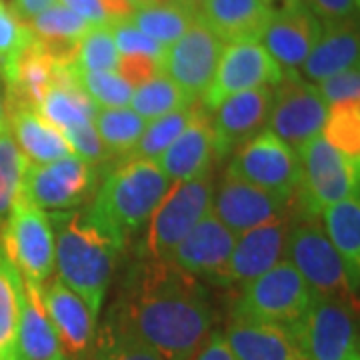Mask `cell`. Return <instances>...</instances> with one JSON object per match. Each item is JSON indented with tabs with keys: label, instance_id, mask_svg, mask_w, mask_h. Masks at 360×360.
I'll return each mask as SVG.
<instances>
[{
	"label": "cell",
	"instance_id": "cell-15",
	"mask_svg": "<svg viewBox=\"0 0 360 360\" xmlns=\"http://www.w3.org/2000/svg\"><path fill=\"white\" fill-rule=\"evenodd\" d=\"M290 202L278 194L238 179L226 170V174L214 184L210 212L234 234L245 232L278 220L290 212Z\"/></svg>",
	"mask_w": 360,
	"mask_h": 360
},
{
	"label": "cell",
	"instance_id": "cell-29",
	"mask_svg": "<svg viewBox=\"0 0 360 360\" xmlns=\"http://www.w3.org/2000/svg\"><path fill=\"white\" fill-rule=\"evenodd\" d=\"M324 232L342 258L348 281L354 290H359L360 278V200L359 193L348 198L326 206L322 210Z\"/></svg>",
	"mask_w": 360,
	"mask_h": 360
},
{
	"label": "cell",
	"instance_id": "cell-37",
	"mask_svg": "<svg viewBox=\"0 0 360 360\" xmlns=\"http://www.w3.org/2000/svg\"><path fill=\"white\" fill-rule=\"evenodd\" d=\"M340 153L350 158L360 155V101L335 104L328 108V116L321 132Z\"/></svg>",
	"mask_w": 360,
	"mask_h": 360
},
{
	"label": "cell",
	"instance_id": "cell-30",
	"mask_svg": "<svg viewBox=\"0 0 360 360\" xmlns=\"http://www.w3.org/2000/svg\"><path fill=\"white\" fill-rule=\"evenodd\" d=\"M198 13L184 2L168 4H146L134 8L129 22L136 26L142 34L158 42L160 46H170L193 26Z\"/></svg>",
	"mask_w": 360,
	"mask_h": 360
},
{
	"label": "cell",
	"instance_id": "cell-55",
	"mask_svg": "<svg viewBox=\"0 0 360 360\" xmlns=\"http://www.w3.org/2000/svg\"><path fill=\"white\" fill-rule=\"evenodd\" d=\"M60 360H68V359H60Z\"/></svg>",
	"mask_w": 360,
	"mask_h": 360
},
{
	"label": "cell",
	"instance_id": "cell-50",
	"mask_svg": "<svg viewBox=\"0 0 360 360\" xmlns=\"http://www.w3.org/2000/svg\"><path fill=\"white\" fill-rule=\"evenodd\" d=\"M262 2L274 13V11H281V8H286V6H292V4L300 2V0H262Z\"/></svg>",
	"mask_w": 360,
	"mask_h": 360
},
{
	"label": "cell",
	"instance_id": "cell-19",
	"mask_svg": "<svg viewBox=\"0 0 360 360\" xmlns=\"http://www.w3.org/2000/svg\"><path fill=\"white\" fill-rule=\"evenodd\" d=\"M234 243L236 236L212 212H208L170 252L168 262L198 281L208 278L217 283Z\"/></svg>",
	"mask_w": 360,
	"mask_h": 360
},
{
	"label": "cell",
	"instance_id": "cell-16",
	"mask_svg": "<svg viewBox=\"0 0 360 360\" xmlns=\"http://www.w3.org/2000/svg\"><path fill=\"white\" fill-rule=\"evenodd\" d=\"M292 220L295 217H290L288 212L283 219L272 220L269 224H262L236 236L231 257L224 269L220 270L217 283L245 286L284 260Z\"/></svg>",
	"mask_w": 360,
	"mask_h": 360
},
{
	"label": "cell",
	"instance_id": "cell-36",
	"mask_svg": "<svg viewBox=\"0 0 360 360\" xmlns=\"http://www.w3.org/2000/svg\"><path fill=\"white\" fill-rule=\"evenodd\" d=\"M94 360H165L110 314L96 342Z\"/></svg>",
	"mask_w": 360,
	"mask_h": 360
},
{
	"label": "cell",
	"instance_id": "cell-6",
	"mask_svg": "<svg viewBox=\"0 0 360 360\" xmlns=\"http://www.w3.org/2000/svg\"><path fill=\"white\" fill-rule=\"evenodd\" d=\"M284 255V260L298 270L314 296H356V290L348 281L345 262L328 240L316 214L304 212L295 217Z\"/></svg>",
	"mask_w": 360,
	"mask_h": 360
},
{
	"label": "cell",
	"instance_id": "cell-23",
	"mask_svg": "<svg viewBox=\"0 0 360 360\" xmlns=\"http://www.w3.org/2000/svg\"><path fill=\"white\" fill-rule=\"evenodd\" d=\"M217 158L214 150V130L206 115L205 106H200L198 115L184 129L176 141L156 158V167L168 176L170 182L188 180L212 170V160Z\"/></svg>",
	"mask_w": 360,
	"mask_h": 360
},
{
	"label": "cell",
	"instance_id": "cell-35",
	"mask_svg": "<svg viewBox=\"0 0 360 360\" xmlns=\"http://www.w3.org/2000/svg\"><path fill=\"white\" fill-rule=\"evenodd\" d=\"M28 160L18 150L11 130L0 132V234L11 217L16 198L20 196L22 176Z\"/></svg>",
	"mask_w": 360,
	"mask_h": 360
},
{
	"label": "cell",
	"instance_id": "cell-21",
	"mask_svg": "<svg viewBox=\"0 0 360 360\" xmlns=\"http://www.w3.org/2000/svg\"><path fill=\"white\" fill-rule=\"evenodd\" d=\"M224 340L234 360H307L288 326L232 314Z\"/></svg>",
	"mask_w": 360,
	"mask_h": 360
},
{
	"label": "cell",
	"instance_id": "cell-47",
	"mask_svg": "<svg viewBox=\"0 0 360 360\" xmlns=\"http://www.w3.org/2000/svg\"><path fill=\"white\" fill-rule=\"evenodd\" d=\"M191 360H234L222 333H210Z\"/></svg>",
	"mask_w": 360,
	"mask_h": 360
},
{
	"label": "cell",
	"instance_id": "cell-3",
	"mask_svg": "<svg viewBox=\"0 0 360 360\" xmlns=\"http://www.w3.org/2000/svg\"><path fill=\"white\" fill-rule=\"evenodd\" d=\"M172 184L153 160H127L104 179L89 208L127 238L150 220Z\"/></svg>",
	"mask_w": 360,
	"mask_h": 360
},
{
	"label": "cell",
	"instance_id": "cell-39",
	"mask_svg": "<svg viewBox=\"0 0 360 360\" xmlns=\"http://www.w3.org/2000/svg\"><path fill=\"white\" fill-rule=\"evenodd\" d=\"M75 75H77L78 86L96 108H120L130 104L134 89L116 70H104V72L75 70Z\"/></svg>",
	"mask_w": 360,
	"mask_h": 360
},
{
	"label": "cell",
	"instance_id": "cell-10",
	"mask_svg": "<svg viewBox=\"0 0 360 360\" xmlns=\"http://www.w3.org/2000/svg\"><path fill=\"white\" fill-rule=\"evenodd\" d=\"M328 116V106L321 98L316 86L304 80L296 70L283 72L272 89L269 132L298 150L310 139L319 136Z\"/></svg>",
	"mask_w": 360,
	"mask_h": 360
},
{
	"label": "cell",
	"instance_id": "cell-25",
	"mask_svg": "<svg viewBox=\"0 0 360 360\" xmlns=\"http://www.w3.org/2000/svg\"><path fill=\"white\" fill-rule=\"evenodd\" d=\"M270 14L262 0H205L198 6V18L226 44L260 39Z\"/></svg>",
	"mask_w": 360,
	"mask_h": 360
},
{
	"label": "cell",
	"instance_id": "cell-22",
	"mask_svg": "<svg viewBox=\"0 0 360 360\" xmlns=\"http://www.w3.org/2000/svg\"><path fill=\"white\" fill-rule=\"evenodd\" d=\"M54 68H56V60L51 58L32 37V40L20 51L13 63L0 70L6 84V92H4L6 110L11 108L39 110L44 94L54 82Z\"/></svg>",
	"mask_w": 360,
	"mask_h": 360
},
{
	"label": "cell",
	"instance_id": "cell-43",
	"mask_svg": "<svg viewBox=\"0 0 360 360\" xmlns=\"http://www.w3.org/2000/svg\"><path fill=\"white\" fill-rule=\"evenodd\" d=\"M324 104L330 108L335 104L360 101V72L359 66L347 68L342 72H336L333 77L324 78L314 84Z\"/></svg>",
	"mask_w": 360,
	"mask_h": 360
},
{
	"label": "cell",
	"instance_id": "cell-5",
	"mask_svg": "<svg viewBox=\"0 0 360 360\" xmlns=\"http://www.w3.org/2000/svg\"><path fill=\"white\" fill-rule=\"evenodd\" d=\"M314 300L307 281L288 262L281 260L258 278L243 286L232 314L292 328Z\"/></svg>",
	"mask_w": 360,
	"mask_h": 360
},
{
	"label": "cell",
	"instance_id": "cell-42",
	"mask_svg": "<svg viewBox=\"0 0 360 360\" xmlns=\"http://www.w3.org/2000/svg\"><path fill=\"white\" fill-rule=\"evenodd\" d=\"M110 26V32H112V39H115L116 51L120 56L124 54H144V56H150L160 60L162 58V52L165 46H160L158 42L153 39H148L146 34H142L136 26H132L129 20H120V22H112ZM160 65V63H158Z\"/></svg>",
	"mask_w": 360,
	"mask_h": 360
},
{
	"label": "cell",
	"instance_id": "cell-4",
	"mask_svg": "<svg viewBox=\"0 0 360 360\" xmlns=\"http://www.w3.org/2000/svg\"><path fill=\"white\" fill-rule=\"evenodd\" d=\"M290 330L307 360L360 359L356 302L350 296H314Z\"/></svg>",
	"mask_w": 360,
	"mask_h": 360
},
{
	"label": "cell",
	"instance_id": "cell-45",
	"mask_svg": "<svg viewBox=\"0 0 360 360\" xmlns=\"http://www.w3.org/2000/svg\"><path fill=\"white\" fill-rule=\"evenodd\" d=\"M158 63L160 60L144 56V54H124L118 58L116 72L124 78L132 89H139L141 84L148 82L150 78H155L160 72Z\"/></svg>",
	"mask_w": 360,
	"mask_h": 360
},
{
	"label": "cell",
	"instance_id": "cell-1",
	"mask_svg": "<svg viewBox=\"0 0 360 360\" xmlns=\"http://www.w3.org/2000/svg\"><path fill=\"white\" fill-rule=\"evenodd\" d=\"M110 314L165 360L193 359L214 324L202 283L168 260H150Z\"/></svg>",
	"mask_w": 360,
	"mask_h": 360
},
{
	"label": "cell",
	"instance_id": "cell-11",
	"mask_svg": "<svg viewBox=\"0 0 360 360\" xmlns=\"http://www.w3.org/2000/svg\"><path fill=\"white\" fill-rule=\"evenodd\" d=\"M229 172L286 200H295L300 188L296 150L269 130L258 132L232 153Z\"/></svg>",
	"mask_w": 360,
	"mask_h": 360
},
{
	"label": "cell",
	"instance_id": "cell-52",
	"mask_svg": "<svg viewBox=\"0 0 360 360\" xmlns=\"http://www.w3.org/2000/svg\"><path fill=\"white\" fill-rule=\"evenodd\" d=\"M182 2H184V4H188L191 8H194V11L198 13V6H200V4H202L205 0H182Z\"/></svg>",
	"mask_w": 360,
	"mask_h": 360
},
{
	"label": "cell",
	"instance_id": "cell-32",
	"mask_svg": "<svg viewBox=\"0 0 360 360\" xmlns=\"http://www.w3.org/2000/svg\"><path fill=\"white\" fill-rule=\"evenodd\" d=\"M198 110H200V106L191 104L182 110H174L170 115L148 120L144 130H142L141 139L134 144V148L124 156V162L127 160H153L155 162L156 158L162 155L168 146L184 132V129L193 122L194 116L198 115Z\"/></svg>",
	"mask_w": 360,
	"mask_h": 360
},
{
	"label": "cell",
	"instance_id": "cell-28",
	"mask_svg": "<svg viewBox=\"0 0 360 360\" xmlns=\"http://www.w3.org/2000/svg\"><path fill=\"white\" fill-rule=\"evenodd\" d=\"M94 112L96 106L90 103L89 96L78 86L75 68L56 63L54 82L40 103L39 115L63 132L92 122Z\"/></svg>",
	"mask_w": 360,
	"mask_h": 360
},
{
	"label": "cell",
	"instance_id": "cell-27",
	"mask_svg": "<svg viewBox=\"0 0 360 360\" xmlns=\"http://www.w3.org/2000/svg\"><path fill=\"white\" fill-rule=\"evenodd\" d=\"M16 354L18 360L66 359L42 304L40 284L30 283L25 278H22V307H20V322H18Z\"/></svg>",
	"mask_w": 360,
	"mask_h": 360
},
{
	"label": "cell",
	"instance_id": "cell-12",
	"mask_svg": "<svg viewBox=\"0 0 360 360\" xmlns=\"http://www.w3.org/2000/svg\"><path fill=\"white\" fill-rule=\"evenodd\" d=\"M98 170L70 155L49 165H26L20 196L40 210L68 212L82 206L96 191Z\"/></svg>",
	"mask_w": 360,
	"mask_h": 360
},
{
	"label": "cell",
	"instance_id": "cell-20",
	"mask_svg": "<svg viewBox=\"0 0 360 360\" xmlns=\"http://www.w3.org/2000/svg\"><path fill=\"white\" fill-rule=\"evenodd\" d=\"M40 298L63 352L70 356L82 354L94 336L96 322L84 300L58 276H52L49 283L40 286Z\"/></svg>",
	"mask_w": 360,
	"mask_h": 360
},
{
	"label": "cell",
	"instance_id": "cell-13",
	"mask_svg": "<svg viewBox=\"0 0 360 360\" xmlns=\"http://www.w3.org/2000/svg\"><path fill=\"white\" fill-rule=\"evenodd\" d=\"M222 51L224 42L196 18L176 42L165 49L158 68L193 101H200L214 78Z\"/></svg>",
	"mask_w": 360,
	"mask_h": 360
},
{
	"label": "cell",
	"instance_id": "cell-49",
	"mask_svg": "<svg viewBox=\"0 0 360 360\" xmlns=\"http://www.w3.org/2000/svg\"><path fill=\"white\" fill-rule=\"evenodd\" d=\"M103 11L106 14L108 25L112 22H120V20H129L130 14L134 13V6L129 0H101Z\"/></svg>",
	"mask_w": 360,
	"mask_h": 360
},
{
	"label": "cell",
	"instance_id": "cell-7",
	"mask_svg": "<svg viewBox=\"0 0 360 360\" xmlns=\"http://www.w3.org/2000/svg\"><path fill=\"white\" fill-rule=\"evenodd\" d=\"M212 194V170L174 182L148 220L146 257L150 260H168L180 240L210 212Z\"/></svg>",
	"mask_w": 360,
	"mask_h": 360
},
{
	"label": "cell",
	"instance_id": "cell-9",
	"mask_svg": "<svg viewBox=\"0 0 360 360\" xmlns=\"http://www.w3.org/2000/svg\"><path fill=\"white\" fill-rule=\"evenodd\" d=\"M0 245L25 281L42 286L52 276L54 226L44 210L30 205L25 196L16 198L0 234Z\"/></svg>",
	"mask_w": 360,
	"mask_h": 360
},
{
	"label": "cell",
	"instance_id": "cell-51",
	"mask_svg": "<svg viewBox=\"0 0 360 360\" xmlns=\"http://www.w3.org/2000/svg\"><path fill=\"white\" fill-rule=\"evenodd\" d=\"M8 120H6V103H4V90L0 86V132L6 130Z\"/></svg>",
	"mask_w": 360,
	"mask_h": 360
},
{
	"label": "cell",
	"instance_id": "cell-53",
	"mask_svg": "<svg viewBox=\"0 0 360 360\" xmlns=\"http://www.w3.org/2000/svg\"><path fill=\"white\" fill-rule=\"evenodd\" d=\"M168 2H182V0H144L142 6H146V4H168Z\"/></svg>",
	"mask_w": 360,
	"mask_h": 360
},
{
	"label": "cell",
	"instance_id": "cell-44",
	"mask_svg": "<svg viewBox=\"0 0 360 360\" xmlns=\"http://www.w3.org/2000/svg\"><path fill=\"white\" fill-rule=\"evenodd\" d=\"M321 25H338L356 18L359 0H300Z\"/></svg>",
	"mask_w": 360,
	"mask_h": 360
},
{
	"label": "cell",
	"instance_id": "cell-2",
	"mask_svg": "<svg viewBox=\"0 0 360 360\" xmlns=\"http://www.w3.org/2000/svg\"><path fill=\"white\" fill-rule=\"evenodd\" d=\"M54 269L96 319L104 302L124 236L98 219L90 208L56 212L54 217Z\"/></svg>",
	"mask_w": 360,
	"mask_h": 360
},
{
	"label": "cell",
	"instance_id": "cell-24",
	"mask_svg": "<svg viewBox=\"0 0 360 360\" xmlns=\"http://www.w3.org/2000/svg\"><path fill=\"white\" fill-rule=\"evenodd\" d=\"M359 52L360 40L356 18L338 25H322L321 37L314 42L307 60L298 68V75L316 84L336 72L359 66Z\"/></svg>",
	"mask_w": 360,
	"mask_h": 360
},
{
	"label": "cell",
	"instance_id": "cell-18",
	"mask_svg": "<svg viewBox=\"0 0 360 360\" xmlns=\"http://www.w3.org/2000/svg\"><path fill=\"white\" fill-rule=\"evenodd\" d=\"M321 20L302 2L270 14L258 42L283 70H296L321 37Z\"/></svg>",
	"mask_w": 360,
	"mask_h": 360
},
{
	"label": "cell",
	"instance_id": "cell-8",
	"mask_svg": "<svg viewBox=\"0 0 360 360\" xmlns=\"http://www.w3.org/2000/svg\"><path fill=\"white\" fill-rule=\"evenodd\" d=\"M300 162V205L307 214H319L359 193V158L335 148L322 134L296 150Z\"/></svg>",
	"mask_w": 360,
	"mask_h": 360
},
{
	"label": "cell",
	"instance_id": "cell-46",
	"mask_svg": "<svg viewBox=\"0 0 360 360\" xmlns=\"http://www.w3.org/2000/svg\"><path fill=\"white\" fill-rule=\"evenodd\" d=\"M58 2H60V4H65L66 8H70L75 14H78L80 18H84L89 25L92 26L108 25L101 0H58Z\"/></svg>",
	"mask_w": 360,
	"mask_h": 360
},
{
	"label": "cell",
	"instance_id": "cell-41",
	"mask_svg": "<svg viewBox=\"0 0 360 360\" xmlns=\"http://www.w3.org/2000/svg\"><path fill=\"white\" fill-rule=\"evenodd\" d=\"M63 134H65V139L72 148V155L82 158L92 168L101 170L103 167H108L112 162L115 156L108 153V148L101 141V136H98V132H96L92 122L63 130Z\"/></svg>",
	"mask_w": 360,
	"mask_h": 360
},
{
	"label": "cell",
	"instance_id": "cell-56",
	"mask_svg": "<svg viewBox=\"0 0 360 360\" xmlns=\"http://www.w3.org/2000/svg\"><path fill=\"white\" fill-rule=\"evenodd\" d=\"M354 360H360V359H354Z\"/></svg>",
	"mask_w": 360,
	"mask_h": 360
},
{
	"label": "cell",
	"instance_id": "cell-14",
	"mask_svg": "<svg viewBox=\"0 0 360 360\" xmlns=\"http://www.w3.org/2000/svg\"><path fill=\"white\" fill-rule=\"evenodd\" d=\"M283 68L258 40H238L224 44L210 86L202 96V106L212 110L217 104L236 92L274 86L283 78Z\"/></svg>",
	"mask_w": 360,
	"mask_h": 360
},
{
	"label": "cell",
	"instance_id": "cell-31",
	"mask_svg": "<svg viewBox=\"0 0 360 360\" xmlns=\"http://www.w3.org/2000/svg\"><path fill=\"white\" fill-rule=\"evenodd\" d=\"M22 307V276L0 245V360H18V322Z\"/></svg>",
	"mask_w": 360,
	"mask_h": 360
},
{
	"label": "cell",
	"instance_id": "cell-38",
	"mask_svg": "<svg viewBox=\"0 0 360 360\" xmlns=\"http://www.w3.org/2000/svg\"><path fill=\"white\" fill-rule=\"evenodd\" d=\"M120 54L116 51L110 26H92L89 34L80 40L72 68L77 72H104L116 70Z\"/></svg>",
	"mask_w": 360,
	"mask_h": 360
},
{
	"label": "cell",
	"instance_id": "cell-54",
	"mask_svg": "<svg viewBox=\"0 0 360 360\" xmlns=\"http://www.w3.org/2000/svg\"><path fill=\"white\" fill-rule=\"evenodd\" d=\"M130 4H132V6H134V8H139V6H142V4H144V0H129Z\"/></svg>",
	"mask_w": 360,
	"mask_h": 360
},
{
	"label": "cell",
	"instance_id": "cell-26",
	"mask_svg": "<svg viewBox=\"0 0 360 360\" xmlns=\"http://www.w3.org/2000/svg\"><path fill=\"white\" fill-rule=\"evenodd\" d=\"M6 120L18 150L30 165H49L72 155L65 134L44 120L39 110L11 108L6 110Z\"/></svg>",
	"mask_w": 360,
	"mask_h": 360
},
{
	"label": "cell",
	"instance_id": "cell-48",
	"mask_svg": "<svg viewBox=\"0 0 360 360\" xmlns=\"http://www.w3.org/2000/svg\"><path fill=\"white\" fill-rule=\"evenodd\" d=\"M58 0H13L11 8L13 13L22 20V22H28L32 20L37 14H40L42 11L51 8L52 4H56Z\"/></svg>",
	"mask_w": 360,
	"mask_h": 360
},
{
	"label": "cell",
	"instance_id": "cell-33",
	"mask_svg": "<svg viewBox=\"0 0 360 360\" xmlns=\"http://www.w3.org/2000/svg\"><path fill=\"white\" fill-rule=\"evenodd\" d=\"M194 103L196 101H193L184 90L179 89L170 78L158 72L155 78H150L148 82L134 89L129 106L132 112H136L142 120L148 122L158 116L182 110Z\"/></svg>",
	"mask_w": 360,
	"mask_h": 360
},
{
	"label": "cell",
	"instance_id": "cell-17",
	"mask_svg": "<svg viewBox=\"0 0 360 360\" xmlns=\"http://www.w3.org/2000/svg\"><path fill=\"white\" fill-rule=\"evenodd\" d=\"M270 101L272 86H260L231 94L212 108L217 158L232 155L238 146L264 130L269 120Z\"/></svg>",
	"mask_w": 360,
	"mask_h": 360
},
{
	"label": "cell",
	"instance_id": "cell-40",
	"mask_svg": "<svg viewBox=\"0 0 360 360\" xmlns=\"http://www.w3.org/2000/svg\"><path fill=\"white\" fill-rule=\"evenodd\" d=\"M30 40L32 32L26 22L13 13L4 0H0V70L11 65Z\"/></svg>",
	"mask_w": 360,
	"mask_h": 360
},
{
	"label": "cell",
	"instance_id": "cell-34",
	"mask_svg": "<svg viewBox=\"0 0 360 360\" xmlns=\"http://www.w3.org/2000/svg\"><path fill=\"white\" fill-rule=\"evenodd\" d=\"M92 124L101 141L112 156H127L141 139L146 120L127 106L120 108H96Z\"/></svg>",
	"mask_w": 360,
	"mask_h": 360
}]
</instances>
